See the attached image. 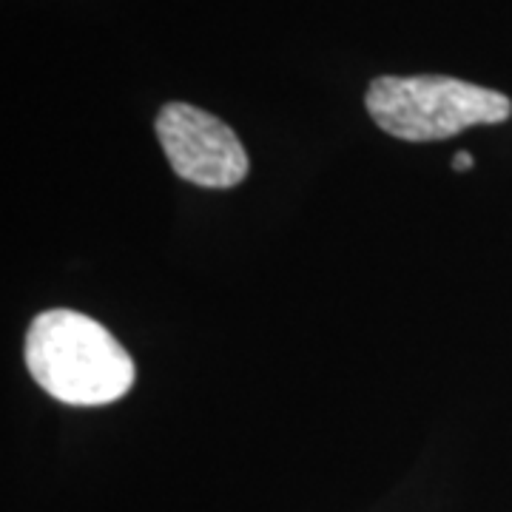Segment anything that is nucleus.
Here are the masks:
<instances>
[{
    "mask_svg": "<svg viewBox=\"0 0 512 512\" xmlns=\"http://www.w3.org/2000/svg\"><path fill=\"white\" fill-rule=\"evenodd\" d=\"M365 106L376 126L407 143L447 140L464 128L495 126L512 117L507 94L447 74L376 77L367 89Z\"/></svg>",
    "mask_w": 512,
    "mask_h": 512,
    "instance_id": "nucleus-2",
    "label": "nucleus"
},
{
    "mask_svg": "<svg viewBox=\"0 0 512 512\" xmlns=\"http://www.w3.org/2000/svg\"><path fill=\"white\" fill-rule=\"evenodd\" d=\"M165 160L185 183L202 188H234L248 177V154L234 134L208 111L188 103H168L154 120Z\"/></svg>",
    "mask_w": 512,
    "mask_h": 512,
    "instance_id": "nucleus-3",
    "label": "nucleus"
},
{
    "mask_svg": "<svg viewBox=\"0 0 512 512\" xmlns=\"http://www.w3.org/2000/svg\"><path fill=\"white\" fill-rule=\"evenodd\" d=\"M26 367L49 396L74 407H100L123 399L134 384L126 348L86 313H37L26 333Z\"/></svg>",
    "mask_w": 512,
    "mask_h": 512,
    "instance_id": "nucleus-1",
    "label": "nucleus"
},
{
    "mask_svg": "<svg viewBox=\"0 0 512 512\" xmlns=\"http://www.w3.org/2000/svg\"><path fill=\"white\" fill-rule=\"evenodd\" d=\"M453 168H456V171H470V168H473V154L458 151L456 157H453Z\"/></svg>",
    "mask_w": 512,
    "mask_h": 512,
    "instance_id": "nucleus-4",
    "label": "nucleus"
}]
</instances>
